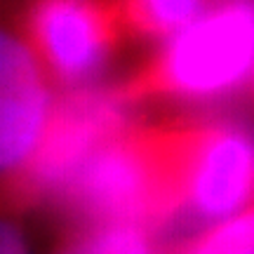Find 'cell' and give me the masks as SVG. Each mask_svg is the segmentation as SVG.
Here are the masks:
<instances>
[{
  "label": "cell",
  "mask_w": 254,
  "mask_h": 254,
  "mask_svg": "<svg viewBox=\"0 0 254 254\" xmlns=\"http://www.w3.org/2000/svg\"><path fill=\"white\" fill-rule=\"evenodd\" d=\"M252 75L254 0H226L167 38L118 90L134 109H207L240 92Z\"/></svg>",
  "instance_id": "1"
},
{
  "label": "cell",
  "mask_w": 254,
  "mask_h": 254,
  "mask_svg": "<svg viewBox=\"0 0 254 254\" xmlns=\"http://www.w3.org/2000/svg\"><path fill=\"white\" fill-rule=\"evenodd\" d=\"M165 158L172 231L224 221L254 205V125L228 113L155 123Z\"/></svg>",
  "instance_id": "2"
},
{
  "label": "cell",
  "mask_w": 254,
  "mask_h": 254,
  "mask_svg": "<svg viewBox=\"0 0 254 254\" xmlns=\"http://www.w3.org/2000/svg\"><path fill=\"white\" fill-rule=\"evenodd\" d=\"M52 207L73 226L132 224L151 233L172 231V198L155 123L136 120L109 139Z\"/></svg>",
  "instance_id": "3"
},
{
  "label": "cell",
  "mask_w": 254,
  "mask_h": 254,
  "mask_svg": "<svg viewBox=\"0 0 254 254\" xmlns=\"http://www.w3.org/2000/svg\"><path fill=\"white\" fill-rule=\"evenodd\" d=\"M132 123L134 106L118 85H87L62 94L33 153L5 179V205L12 212L52 207L82 165Z\"/></svg>",
  "instance_id": "4"
},
{
  "label": "cell",
  "mask_w": 254,
  "mask_h": 254,
  "mask_svg": "<svg viewBox=\"0 0 254 254\" xmlns=\"http://www.w3.org/2000/svg\"><path fill=\"white\" fill-rule=\"evenodd\" d=\"M14 26L66 90L94 85L129 38L118 0H21Z\"/></svg>",
  "instance_id": "5"
},
{
  "label": "cell",
  "mask_w": 254,
  "mask_h": 254,
  "mask_svg": "<svg viewBox=\"0 0 254 254\" xmlns=\"http://www.w3.org/2000/svg\"><path fill=\"white\" fill-rule=\"evenodd\" d=\"M2 172L21 170L50 118V75L17 31H2Z\"/></svg>",
  "instance_id": "6"
},
{
  "label": "cell",
  "mask_w": 254,
  "mask_h": 254,
  "mask_svg": "<svg viewBox=\"0 0 254 254\" xmlns=\"http://www.w3.org/2000/svg\"><path fill=\"white\" fill-rule=\"evenodd\" d=\"M212 0H118L127 36L160 43L179 33L205 12Z\"/></svg>",
  "instance_id": "7"
},
{
  "label": "cell",
  "mask_w": 254,
  "mask_h": 254,
  "mask_svg": "<svg viewBox=\"0 0 254 254\" xmlns=\"http://www.w3.org/2000/svg\"><path fill=\"white\" fill-rule=\"evenodd\" d=\"M151 236L132 224L75 226L55 254H158Z\"/></svg>",
  "instance_id": "8"
},
{
  "label": "cell",
  "mask_w": 254,
  "mask_h": 254,
  "mask_svg": "<svg viewBox=\"0 0 254 254\" xmlns=\"http://www.w3.org/2000/svg\"><path fill=\"white\" fill-rule=\"evenodd\" d=\"M165 254H254V207L184 238Z\"/></svg>",
  "instance_id": "9"
},
{
  "label": "cell",
  "mask_w": 254,
  "mask_h": 254,
  "mask_svg": "<svg viewBox=\"0 0 254 254\" xmlns=\"http://www.w3.org/2000/svg\"><path fill=\"white\" fill-rule=\"evenodd\" d=\"M2 254H28L26 243L14 224H2Z\"/></svg>",
  "instance_id": "10"
}]
</instances>
